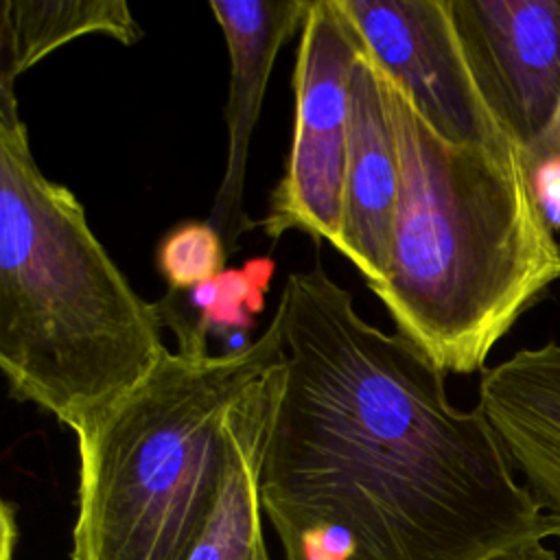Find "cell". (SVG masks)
Wrapping results in <instances>:
<instances>
[{
    "instance_id": "obj_6",
    "label": "cell",
    "mask_w": 560,
    "mask_h": 560,
    "mask_svg": "<svg viewBox=\"0 0 560 560\" xmlns=\"http://www.w3.org/2000/svg\"><path fill=\"white\" fill-rule=\"evenodd\" d=\"M335 2L357 31L363 52L440 136L459 144L518 151L472 79L448 0Z\"/></svg>"
},
{
    "instance_id": "obj_8",
    "label": "cell",
    "mask_w": 560,
    "mask_h": 560,
    "mask_svg": "<svg viewBox=\"0 0 560 560\" xmlns=\"http://www.w3.org/2000/svg\"><path fill=\"white\" fill-rule=\"evenodd\" d=\"M208 7L230 57L228 160L208 223L221 234L230 254L241 234L252 228L243 210L245 171L267 81L280 46L302 28L311 0H212Z\"/></svg>"
},
{
    "instance_id": "obj_1",
    "label": "cell",
    "mask_w": 560,
    "mask_h": 560,
    "mask_svg": "<svg viewBox=\"0 0 560 560\" xmlns=\"http://www.w3.org/2000/svg\"><path fill=\"white\" fill-rule=\"evenodd\" d=\"M273 317L260 503L284 560H488L549 536L479 405L455 407L427 352L322 265L289 273Z\"/></svg>"
},
{
    "instance_id": "obj_15",
    "label": "cell",
    "mask_w": 560,
    "mask_h": 560,
    "mask_svg": "<svg viewBox=\"0 0 560 560\" xmlns=\"http://www.w3.org/2000/svg\"><path fill=\"white\" fill-rule=\"evenodd\" d=\"M488 560H558V558L542 542H527V545L508 549L503 553H497V556H492Z\"/></svg>"
},
{
    "instance_id": "obj_14",
    "label": "cell",
    "mask_w": 560,
    "mask_h": 560,
    "mask_svg": "<svg viewBox=\"0 0 560 560\" xmlns=\"http://www.w3.org/2000/svg\"><path fill=\"white\" fill-rule=\"evenodd\" d=\"M521 160L529 179L538 168L560 164V103L547 129L521 153Z\"/></svg>"
},
{
    "instance_id": "obj_3",
    "label": "cell",
    "mask_w": 560,
    "mask_h": 560,
    "mask_svg": "<svg viewBox=\"0 0 560 560\" xmlns=\"http://www.w3.org/2000/svg\"><path fill=\"white\" fill-rule=\"evenodd\" d=\"M74 192L35 162L15 90H0V370L15 400L72 431L168 352Z\"/></svg>"
},
{
    "instance_id": "obj_12",
    "label": "cell",
    "mask_w": 560,
    "mask_h": 560,
    "mask_svg": "<svg viewBox=\"0 0 560 560\" xmlns=\"http://www.w3.org/2000/svg\"><path fill=\"white\" fill-rule=\"evenodd\" d=\"M83 35H107L120 44L142 37L122 0H4L0 9V90L52 50Z\"/></svg>"
},
{
    "instance_id": "obj_7",
    "label": "cell",
    "mask_w": 560,
    "mask_h": 560,
    "mask_svg": "<svg viewBox=\"0 0 560 560\" xmlns=\"http://www.w3.org/2000/svg\"><path fill=\"white\" fill-rule=\"evenodd\" d=\"M472 79L523 153L560 103V0H448Z\"/></svg>"
},
{
    "instance_id": "obj_4",
    "label": "cell",
    "mask_w": 560,
    "mask_h": 560,
    "mask_svg": "<svg viewBox=\"0 0 560 560\" xmlns=\"http://www.w3.org/2000/svg\"><path fill=\"white\" fill-rule=\"evenodd\" d=\"M282 361L276 317L243 350H168L77 429L70 560H188L221 488L225 416Z\"/></svg>"
},
{
    "instance_id": "obj_2",
    "label": "cell",
    "mask_w": 560,
    "mask_h": 560,
    "mask_svg": "<svg viewBox=\"0 0 560 560\" xmlns=\"http://www.w3.org/2000/svg\"><path fill=\"white\" fill-rule=\"evenodd\" d=\"M383 79L400 197L385 276L370 289L444 374H472L560 278V245L518 151L446 140Z\"/></svg>"
},
{
    "instance_id": "obj_10",
    "label": "cell",
    "mask_w": 560,
    "mask_h": 560,
    "mask_svg": "<svg viewBox=\"0 0 560 560\" xmlns=\"http://www.w3.org/2000/svg\"><path fill=\"white\" fill-rule=\"evenodd\" d=\"M479 409L560 538V341L523 348L483 372Z\"/></svg>"
},
{
    "instance_id": "obj_9",
    "label": "cell",
    "mask_w": 560,
    "mask_h": 560,
    "mask_svg": "<svg viewBox=\"0 0 560 560\" xmlns=\"http://www.w3.org/2000/svg\"><path fill=\"white\" fill-rule=\"evenodd\" d=\"M398 197L400 158L385 79L361 48L350 81L343 223L337 249L361 271L368 287L385 276Z\"/></svg>"
},
{
    "instance_id": "obj_5",
    "label": "cell",
    "mask_w": 560,
    "mask_h": 560,
    "mask_svg": "<svg viewBox=\"0 0 560 560\" xmlns=\"http://www.w3.org/2000/svg\"><path fill=\"white\" fill-rule=\"evenodd\" d=\"M361 44L335 0H311L293 70V140L287 171L262 219L276 241L289 230L328 241L343 223V184L350 138V81Z\"/></svg>"
},
{
    "instance_id": "obj_13",
    "label": "cell",
    "mask_w": 560,
    "mask_h": 560,
    "mask_svg": "<svg viewBox=\"0 0 560 560\" xmlns=\"http://www.w3.org/2000/svg\"><path fill=\"white\" fill-rule=\"evenodd\" d=\"M228 247L208 221L173 228L158 247V269L168 289L188 291L223 273Z\"/></svg>"
},
{
    "instance_id": "obj_11",
    "label": "cell",
    "mask_w": 560,
    "mask_h": 560,
    "mask_svg": "<svg viewBox=\"0 0 560 560\" xmlns=\"http://www.w3.org/2000/svg\"><path fill=\"white\" fill-rule=\"evenodd\" d=\"M284 361L228 411V457L208 523L188 560H271L262 536L260 462L282 385Z\"/></svg>"
}]
</instances>
